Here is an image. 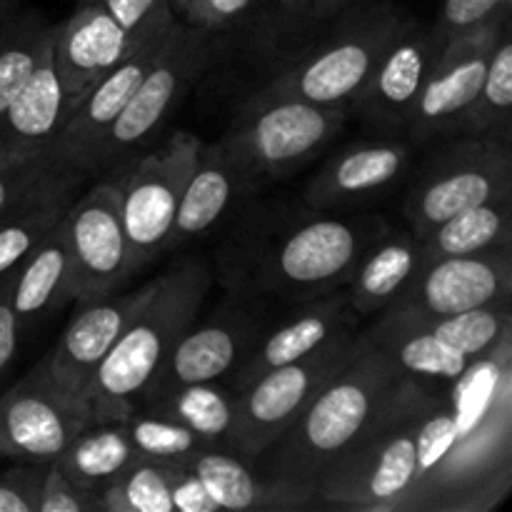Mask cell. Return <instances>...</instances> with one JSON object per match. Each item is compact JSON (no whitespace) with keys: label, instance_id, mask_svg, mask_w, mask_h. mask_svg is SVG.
<instances>
[{"label":"cell","instance_id":"cell-1","mask_svg":"<svg viewBox=\"0 0 512 512\" xmlns=\"http://www.w3.org/2000/svg\"><path fill=\"white\" fill-rule=\"evenodd\" d=\"M512 420L463 428L445 388L403 378L315 485V503L360 512H485L512 483Z\"/></svg>","mask_w":512,"mask_h":512},{"label":"cell","instance_id":"cell-2","mask_svg":"<svg viewBox=\"0 0 512 512\" xmlns=\"http://www.w3.org/2000/svg\"><path fill=\"white\" fill-rule=\"evenodd\" d=\"M403 378L393 360L358 330L348 363L260 455L258 473L300 490L315 503V485L325 470L353 445Z\"/></svg>","mask_w":512,"mask_h":512},{"label":"cell","instance_id":"cell-3","mask_svg":"<svg viewBox=\"0 0 512 512\" xmlns=\"http://www.w3.org/2000/svg\"><path fill=\"white\" fill-rule=\"evenodd\" d=\"M213 273L203 258H183L155 278L153 295L123 330L95 373L88 395L90 423H118L143 400L178 340L203 313Z\"/></svg>","mask_w":512,"mask_h":512},{"label":"cell","instance_id":"cell-4","mask_svg":"<svg viewBox=\"0 0 512 512\" xmlns=\"http://www.w3.org/2000/svg\"><path fill=\"white\" fill-rule=\"evenodd\" d=\"M388 230L380 215L310 210L265 235L250 253V283L260 295L305 303L345 288L368 245Z\"/></svg>","mask_w":512,"mask_h":512},{"label":"cell","instance_id":"cell-5","mask_svg":"<svg viewBox=\"0 0 512 512\" xmlns=\"http://www.w3.org/2000/svg\"><path fill=\"white\" fill-rule=\"evenodd\" d=\"M410 20L413 18L393 3L358 10L328 43L283 70V75L265 85L250 103L288 98L318 105L350 103Z\"/></svg>","mask_w":512,"mask_h":512},{"label":"cell","instance_id":"cell-6","mask_svg":"<svg viewBox=\"0 0 512 512\" xmlns=\"http://www.w3.org/2000/svg\"><path fill=\"white\" fill-rule=\"evenodd\" d=\"M203 143L188 130H173L155 150L120 165L115 178L120 220L130 255V278L168 250L170 230L185 183L198 165Z\"/></svg>","mask_w":512,"mask_h":512},{"label":"cell","instance_id":"cell-7","mask_svg":"<svg viewBox=\"0 0 512 512\" xmlns=\"http://www.w3.org/2000/svg\"><path fill=\"white\" fill-rule=\"evenodd\" d=\"M512 198L508 143L488 135H463L425 158L405 193L403 213L415 235L455 213Z\"/></svg>","mask_w":512,"mask_h":512},{"label":"cell","instance_id":"cell-8","mask_svg":"<svg viewBox=\"0 0 512 512\" xmlns=\"http://www.w3.org/2000/svg\"><path fill=\"white\" fill-rule=\"evenodd\" d=\"M348 113V103L318 105L295 98L250 103L248 113L218 143L258 185L308 163L338 138Z\"/></svg>","mask_w":512,"mask_h":512},{"label":"cell","instance_id":"cell-9","mask_svg":"<svg viewBox=\"0 0 512 512\" xmlns=\"http://www.w3.org/2000/svg\"><path fill=\"white\" fill-rule=\"evenodd\" d=\"M210 58H213L210 30L195 28L180 18L175 20L160 43L153 68L148 70L105 138L95 173L120 168L133 160V153H138L150 138L160 133L180 100L203 78Z\"/></svg>","mask_w":512,"mask_h":512},{"label":"cell","instance_id":"cell-10","mask_svg":"<svg viewBox=\"0 0 512 512\" xmlns=\"http://www.w3.org/2000/svg\"><path fill=\"white\" fill-rule=\"evenodd\" d=\"M358 330L325 343L313 355L268 370L235 393V423L230 450L248 463L258 460L295 418L308 408L318 390L348 363Z\"/></svg>","mask_w":512,"mask_h":512},{"label":"cell","instance_id":"cell-11","mask_svg":"<svg viewBox=\"0 0 512 512\" xmlns=\"http://www.w3.org/2000/svg\"><path fill=\"white\" fill-rule=\"evenodd\" d=\"M203 315V313H200ZM263 310L243 300H225L208 320H195L145 390L143 400L190 383H210L235 373L268 328ZM140 400V403H143ZM138 410V408H135Z\"/></svg>","mask_w":512,"mask_h":512},{"label":"cell","instance_id":"cell-12","mask_svg":"<svg viewBox=\"0 0 512 512\" xmlns=\"http://www.w3.org/2000/svg\"><path fill=\"white\" fill-rule=\"evenodd\" d=\"M153 288L155 278L135 288L133 293H110L103 298L80 300V310L65 325L58 345L40 360L53 383L68 395L70 403L88 418V423V395L95 373L123 330L140 313L145 300L153 295Z\"/></svg>","mask_w":512,"mask_h":512},{"label":"cell","instance_id":"cell-13","mask_svg":"<svg viewBox=\"0 0 512 512\" xmlns=\"http://www.w3.org/2000/svg\"><path fill=\"white\" fill-rule=\"evenodd\" d=\"M60 223L73 263L75 300L115 293L130 278V255L113 180H100L73 200Z\"/></svg>","mask_w":512,"mask_h":512},{"label":"cell","instance_id":"cell-14","mask_svg":"<svg viewBox=\"0 0 512 512\" xmlns=\"http://www.w3.org/2000/svg\"><path fill=\"white\" fill-rule=\"evenodd\" d=\"M508 20L510 15H505L483 28L455 35L445 43L443 53L438 55L420 90L413 118L408 123V133L415 143H428L458 133L460 120L478 98L480 85L488 73L490 55L500 33L508 28Z\"/></svg>","mask_w":512,"mask_h":512},{"label":"cell","instance_id":"cell-15","mask_svg":"<svg viewBox=\"0 0 512 512\" xmlns=\"http://www.w3.org/2000/svg\"><path fill=\"white\" fill-rule=\"evenodd\" d=\"M88 425V418L38 363L0 395V458L53 463Z\"/></svg>","mask_w":512,"mask_h":512},{"label":"cell","instance_id":"cell-16","mask_svg":"<svg viewBox=\"0 0 512 512\" xmlns=\"http://www.w3.org/2000/svg\"><path fill=\"white\" fill-rule=\"evenodd\" d=\"M168 30L140 40L128 58L120 60L110 73L90 85L83 98L68 110V118L48 150L55 163L83 175V178L95 175V163H98V153L105 138L110 135L115 120L133 98L138 85L143 83L148 70L153 68L155 55H158Z\"/></svg>","mask_w":512,"mask_h":512},{"label":"cell","instance_id":"cell-17","mask_svg":"<svg viewBox=\"0 0 512 512\" xmlns=\"http://www.w3.org/2000/svg\"><path fill=\"white\" fill-rule=\"evenodd\" d=\"M445 43L448 38L438 25L410 20L408 28L385 50L348 108L378 130H408L420 90Z\"/></svg>","mask_w":512,"mask_h":512},{"label":"cell","instance_id":"cell-18","mask_svg":"<svg viewBox=\"0 0 512 512\" xmlns=\"http://www.w3.org/2000/svg\"><path fill=\"white\" fill-rule=\"evenodd\" d=\"M510 298V248H498L423 263L388 305L420 315H455L485 305L510 303Z\"/></svg>","mask_w":512,"mask_h":512},{"label":"cell","instance_id":"cell-19","mask_svg":"<svg viewBox=\"0 0 512 512\" xmlns=\"http://www.w3.org/2000/svg\"><path fill=\"white\" fill-rule=\"evenodd\" d=\"M358 320L345 288L295 303L293 313L265 328L248 358L235 368L233 383L228 388L238 393L268 370L308 358L338 335L358 330Z\"/></svg>","mask_w":512,"mask_h":512},{"label":"cell","instance_id":"cell-20","mask_svg":"<svg viewBox=\"0 0 512 512\" xmlns=\"http://www.w3.org/2000/svg\"><path fill=\"white\" fill-rule=\"evenodd\" d=\"M138 43L140 40H133L120 28L100 0H80L75 13L53 28V60L70 108L90 85L128 58Z\"/></svg>","mask_w":512,"mask_h":512},{"label":"cell","instance_id":"cell-21","mask_svg":"<svg viewBox=\"0 0 512 512\" xmlns=\"http://www.w3.org/2000/svg\"><path fill=\"white\" fill-rule=\"evenodd\" d=\"M410 155L413 148L405 140L350 145L333 155L305 185V203L313 210H343L365 203L403 178Z\"/></svg>","mask_w":512,"mask_h":512},{"label":"cell","instance_id":"cell-22","mask_svg":"<svg viewBox=\"0 0 512 512\" xmlns=\"http://www.w3.org/2000/svg\"><path fill=\"white\" fill-rule=\"evenodd\" d=\"M70 100L53 60V40L40 63L0 118V165L48 155L58 138Z\"/></svg>","mask_w":512,"mask_h":512},{"label":"cell","instance_id":"cell-23","mask_svg":"<svg viewBox=\"0 0 512 512\" xmlns=\"http://www.w3.org/2000/svg\"><path fill=\"white\" fill-rule=\"evenodd\" d=\"M378 350H383L405 378L420 380L430 388H445L465 373L473 360L445 345L408 310L385 305L373 323L360 330Z\"/></svg>","mask_w":512,"mask_h":512},{"label":"cell","instance_id":"cell-24","mask_svg":"<svg viewBox=\"0 0 512 512\" xmlns=\"http://www.w3.org/2000/svg\"><path fill=\"white\" fill-rule=\"evenodd\" d=\"M255 183L228 158L220 143L203 145L198 155L193 175L185 183L180 195L178 213H175L173 230H170L168 250L198 238L205 230L213 228L225 213L235 205V200L253 193Z\"/></svg>","mask_w":512,"mask_h":512},{"label":"cell","instance_id":"cell-25","mask_svg":"<svg viewBox=\"0 0 512 512\" xmlns=\"http://www.w3.org/2000/svg\"><path fill=\"white\" fill-rule=\"evenodd\" d=\"M220 510H303L313 498L265 478L230 448H210L190 463Z\"/></svg>","mask_w":512,"mask_h":512},{"label":"cell","instance_id":"cell-26","mask_svg":"<svg viewBox=\"0 0 512 512\" xmlns=\"http://www.w3.org/2000/svg\"><path fill=\"white\" fill-rule=\"evenodd\" d=\"M5 290L23 330L28 328V323L43 318L48 310L75 300L73 263H70L68 243H65L63 223L55 225L40 240L38 248L13 273L5 275Z\"/></svg>","mask_w":512,"mask_h":512},{"label":"cell","instance_id":"cell-27","mask_svg":"<svg viewBox=\"0 0 512 512\" xmlns=\"http://www.w3.org/2000/svg\"><path fill=\"white\" fill-rule=\"evenodd\" d=\"M423 265L418 235L413 230H388L378 235L348 280V300L358 318L380 313Z\"/></svg>","mask_w":512,"mask_h":512},{"label":"cell","instance_id":"cell-28","mask_svg":"<svg viewBox=\"0 0 512 512\" xmlns=\"http://www.w3.org/2000/svg\"><path fill=\"white\" fill-rule=\"evenodd\" d=\"M138 410L185 425L210 448H230L235 423V393L228 385H220V380L180 385L168 393L143 400Z\"/></svg>","mask_w":512,"mask_h":512},{"label":"cell","instance_id":"cell-29","mask_svg":"<svg viewBox=\"0 0 512 512\" xmlns=\"http://www.w3.org/2000/svg\"><path fill=\"white\" fill-rule=\"evenodd\" d=\"M123 423H93L80 430L55 463L85 493L95 495L118 480L138 460ZM103 510V508H100Z\"/></svg>","mask_w":512,"mask_h":512},{"label":"cell","instance_id":"cell-30","mask_svg":"<svg viewBox=\"0 0 512 512\" xmlns=\"http://www.w3.org/2000/svg\"><path fill=\"white\" fill-rule=\"evenodd\" d=\"M418 243L423 263L510 248V198L455 213L428 233L418 235Z\"/></svg>","mask_w":512,"mask_h":512},{"label":"cell","instance_id":"cell-31","mask_svg":"<svg viewBox=\"0 0 512 512\" xmlns=\"http://www.w3.org/2000/svg\"><path fill=\"white\" fill-rule=\"evenodd\" d=\"M408 313L415 315L445 345H450V348L458 350L470 360L490 355L505 338L512 335L510 303L485 305V308H473L455 315H420L413 313V310H408Z\"/></svg>","mask_w":512,"mask_h":512},{"label":"cell","instance_id":"cell-32","mask_svg":"<svg viewBox=\"0 0 512 512\" xmlns=\"http://www.w3.org/2000/svg\"><path fill=\"white\" fill-rule=\"evenodd\" d=\"M510 110H512V45L508 28L500 33L490 55L488 73L480 85L478 98L468 108L458 125L463 135H488L508 143L510 135Z\"/></svg>","mask_w":512,"mask_h":512},{"label":"cell","instance_id":"cell-33","mask_svg":"<svg viewBox=\"0 0 512 512\" xmlns=\"http://www.w3.org/2000/svg\"><path fill=\"white\" fill-rule=\"evenodd\" d=\"M83 175L63 168L50 155L0 165V220L58 195L75 193Z\"/></svg>","mask_w":512,"mask_h":512},{"label":"cell","instance_id":"cell-34","mask_svg":"<svg viewBox=\"0 0 512 512\" xmlns=\"http://www.w3.org/2000/svg\"><path fill=\"white\" fill-rule=\"evenodd\" d=\"M180 468V463L138 458L100 493V508L105 512H175L173 478Z\"/></svg>","mask_w":512,"mask_h":512},{"label":"cell","instance_id":"cell-35","mask_svg":"<svg viewBox=\"0 0 512 512\" xmlns=\"http://www.w3.org/2000/svg\"><path fill=\"white\" fill-rule=\"evenodd\" d=\"M50 40H53V25L45 23L38 13L18 10L0 40V118L40 63Z\"/></svg>","mask_w":512,"mask_h":512},{"label":"cell","instance_id":"cell-36","mask_svg":"<svg viewBox=\"0 0 512 512\" xmlns=\"http://www.w3.org/2000/svg\"><path fill=\"white\" fill-rule=\"evenodd\" d=\"M120 423H123L125 433H128L130 443L138 450L140 458L190 465L200 453L210 450V445L203 438H198L193 430L168 418H160V415L135 410Z\"/></svg>","mask_w":512,"mask_h":512},{"label":"cell","instance_id":"cell-37","mask_svg":"<svg viewBox=\"0 0 512 512\" xmlns=\"http://www.w3.org/2000/svg\"><path fill=\"white\" fill-rule=\"evenodd\" d=\"M70 203L73 193H65L0 220V278L13 273L38 248L40 240L60 223Z\"/></svg>","mask_w":512,"mask_h":512},{"label":"cell","instance_id":"cell-38","mask_svg":"<svg viewBox=\"0 0 512 512\" xmlns=\"http://www.w3.org/2000/svg\"><path fill=\"white\" fill-rule=\"evenodd\" d=\"M100 3L133 40L165 33L178 20L170 8V0H100Z\"/></svg>","mask_w":512,"mask_h":512},{"label":"cell","instance_id":"cell-39","mask_svg":"<svg viewBox=\"0 0 512 512\" xmlns=\"http://www.w3.org/2000/svg\"><path fill=\"white\" fill-rule=\"evenodd\" d=\"M100 510V500L95 495L80 490L68 475L60 470V465L45 463L40 473L38 485V503L35 512H93Z\"/></svg>","mask_w":512,"mask_h":512},{"label":"cell","instance_id":"cell-40","mask_svg":"<svg viewBox=\"0 0 512 512\" xmlns=\"http://www.w3.org/2000/svg\"><path fill=\"white\" fill-rule=\"evenodd\" d=\"M505 15H510V0H445L435 25L450 40L455 35L483 28Z\"/></svg>","mask_w":512,"mask_h":512},{"label":"cell","instance_id":"cell-41","mask_svg":"<svg viewBox=\"0 0 512 512\" xmlns=\"http://www.w3.org/2000/svg\"><path fill=\"white\" fill-rule=\"evenodd\" d=\"M258 0H190L188 10L180 20L213 33L215 28L235 23V20L250 15Z\"/></svg>","mask_w":512,"mask_h":512},{"label":"cell","instance_id":"cell-42","mask_svg":"<svg viewBox=\"0 0 512 512\" xmlns=\"http://www.w3.org/2000/svg\"><path fill=\"white\" fill-rule=\"evenodd\" d=\"M43 470L15 468L0 475V512H35Z\"/></svg>","mask_w":512,"mask_h":512},{"label":"cell","instance_id":"cell-43","mask_svg":"<svg viewBox=\"0 0 512 512\" xmlns=\"http://www.w3.org/2000/svg\"><path fill=\"white\" fill-rule=\"evenodd\" d=\"M173 510L175 512H220L215 500L210 498L203 480L193 473L190 465L175 473L173 478Z\"/></svg>","mask_w":512,"mask_h":512},{"label":"cell","instance_id":"cell-44","mask_svg":"<svg viewBox=\"0 0 512 512\" xmlns=\"http://www.w3.org/2000/svg\"><path fill=\"white\" fill-rule=\"evenodd\" d=\"M20 338H23V325H20L18 315L8 300L5 278H0V380L5 378L15 355H18Z\"/></svg>","mask_w":512,"mask_h":512},{"label":"cell","instance_id":"cell-45","mask_svg":"<svg viewBox=\"0 0 512 512\" xmlns=\"http://www.w3.org/2000/svg\"><path fill=\"white\" fill-rule=\"evenodd\" d=\"M348 3L350 0H310L308 15L310 20L320 23V20H330L333 15H338Z\"/></svg>","mask_w":512,"mask_h":512},{"label":"cell","instance_id":"cell-46","mask_svg":"<svg viewBox=\"0 0 512 512\" xmlns=\"http://www.w3.org/2000/svg\"><path fill=\"white\" fill-rule=\"evenodd\" d=\"M280 10L285 13V18L293 20V23H308V5L310 0H278Z\"/></svg>","mask_w":512,"mask_h":512},{"label":"cell","instance_id":"cell-47","mask_svg":"<svg viewBox=\"0 0 512 512\" xmlns=\"http://www.w3.org/2000/svg\"><path fill=\"white\" fill-rule=\"evenodd\" d=\"M18 3L20 0H0V40H3L5 30L13 23L15 15H18Z\"/></svg>","mask_w":512,"mask_h":512},{"label":"cell","instance_id":"cell-48","mask_svg":"<svg viewBox=\"0 0 512 512\" xmlns=\"http://www.w3.org/2000/svg\"><path fill=\"white\" fill-rule=\"evenodd\" d=\"M188 3L190 0H170V8H173L175 18H183L185 10H188Z\"/></svg>","mask_w":512,"mask_h":512}]
</instances>
